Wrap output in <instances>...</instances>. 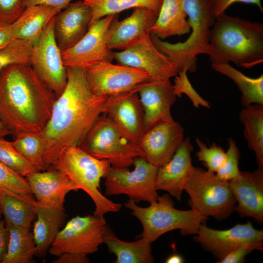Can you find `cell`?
<instances>
[{"label": "cell", "instance_id": "cell-8", "mask_svg": "<svg viewBox=\"0 0 263 263\" xmlns=\"http://www.w3.org/2000/svg\"><path fill=\"white\" fill-rule=\"evenodd\" d=\"M78 147L117 168H129L135 158L141 157L137 144L126 137L105 114L100 115Z\"/></svg>", "mask_w": 263, "mask_h": 263}, {"label": "cell", "instance_id": "cell-13", "mask_svg": "<svg viewBox=\"0 0 263 263\" xmlns=\"http://www.w3.org/2000/svg\"><path fill=\"white\" fill-rule=\"evenodd\" d=\"M85 70L92 92L101 96L131 91L150 79L143 70L112 62H97Z\"/></svg>", "mask_w": 263, "mask_h": 263}, {"label": "cell", "instance_id": "cell-11", "mask_svg": "<svg viewBox=\"0 0 263 263\" xmlns=\"http://www.w3.org/2000/svg\"><path fill=\"white\" fill-rule=\"evenodd\" d=\"M118 18V14L109 15L91 23L77 43L61 51L65 66L85 69L97 62H112L113 52L108 46V40L112 25Z\"/></svg>", "mask_w": 263, "mask_h": 263}, {"label": "cell", "instance_id": "cell-20", "mask_svg": "<svg viewBox=\"0 0 263 263\" xmlns=\"http://www.w3.org/2000/svg\"><path fill=\"white\" fill-rule=\"evenodd\" d=\"M92 10L84 1L70 2L54 17V36L61 51L77 43L86 34L92 19Z\"/></svg>", "mask_w": 263, "mask_h": 263}, {"label": "cell", "instance_id": "cell-47", "mask_svg": "<svg viewBox=\"0 0 263 263\" xmlns=\"http://www.w3.org/2000/svg\"><path fill=\"white\" fill-rule=\"evenodd\" d=\"M165 262L167 263H183L184 262V260L181 255L174 254L169 257Z\"/></svg>", "mask_w": 263, "mask_h": 263}, {"label": "cell", "instance_id": "cell-12", "mask_svg": "<svg viewBox=\"0 0 263 263\" xmlns=\"http://www.w3.org/2000/svg\"><path fill=\"white\" fill-rule=\"evenodd\" d=\"M54 28V17L33 45L30 65L57 98L66 86L67 73V67L62 60L61 51L55 38Z\"/></svg>", "mask_w": 263, "mask_h": 263}, {"label": "cell", "instance_id": "cell-22", "mask_svg": "<svg viewBox=\"0 0 263 263\" xmlns=\"http://www.w3.org/2000/svg\"><path fill=\"white\" fill-rule=\"evenodd\" d=\"M193 150L189 138H184L171 158L158 168L155 179L157 191H166L178 201L181 200L184 184L193 168Z\"/></svg>", "mask_w": 263, "mask_h": 263}, {"label": "cell", "instance_id": "cell-7", "mask_svg": "<svg viewBox=\"0 0 263 263\" xmlns=\"http://www.w3.org/2000/svg\"><path fill=\"white\" fill-rule=\"evenodd\" d=\"M184 190L188 194V204L202 215L217 221L229 217L236 200L229 182L220 180L216 173L193 166Z\"/></svg>", "mask_w": 263, "mask_h": 263}, {"label": "cell", "instance_id": "cell-4", "mask_svg": "<svg viewBox=\"0 0 263 263\" xmlns=\"http://www.w3.org/2000/svg\"><path fill=\"white\" fill-rule=\"evenodd\" d=\"M184 8L191 25V34L183 42L171 43L150 34L156 48L169 57L178 73L194 72L197 69V56L205 54L209 43L210 27L215 22L212 0H182Z\"/></svg>", "mask_w": 263, "mask_h": 263}, {"label": "cell", "instance_id": "cell-17", "mask_svg": "<svg viewBox=\"0 0 263 263\" xmlns=\"http://www.w3.org/2000/svg\"><path fill=\"white\" fill-rule=\"evenodd\" d=\"M138 87L130 91L108 96L103 109V113L122 133L137 144L143 133L144 116L137 92Z\"/></svg>", "mask_w": 263, "mask_h": 263}, {"label": "cell", "instance_id": "cell-26", "mask_svg": "<svg viewBox=\"0 0 263 263\" xmlns=\"http://www.w3.org/2000/svg\"><path fill=\"white\" fill-rule=\"evenodd\" d=\"M187 17L182 0H163L150 34L161 40L188 34L191 25Z\"/></svg>", "mask_w": 263, "mask_h": 263}, {"label": "cell", "instance_id": "cell-24", "mask_svg": "<svg viewBox=\"0 0 263 263\" xmlns=\"http://www.w3.org/2000/svg\"><path fill=\"white\" fill-rule=\"evenodd\" d=\"M37 220L33 230L36 244L35 257H45L64 225L67 215L64 208L48 206L38 203L36 200Z\"/></svg>", "mask_w": 263, "mask_h": 263}, {"label": "cell", "instance_id": "cell-39", "mask_svg": "<svg viewBox=\"0 0 263 263\" xmlns=\"http://www.w3.org/2000/svg\"><path fill=\"white\" fill-rule=\"evenodd\" d=\"M187 72L186 70L178 72V75L175 76L173 86L175 95L181 97L183 94H186L191 100L194 107L198 108L202 106L210 108L209 102L202 97L193 87L188 78Z\"/></svg>", "mask_w": 263, "mask_h": 263}, {"label": "cell", "instance_id": "cell-25", "mask_svg": "<svg viewBox=\"0 0 263 263\" xmlns=\"http://www.w3.org/2000/svg\"><path fill=\"white\" fill-rule=\"evenodd\" d=\"M61 10L60 7L45 5L26 7L12 24L15 38L28 40L34 44L50 20Z\"/></svg>", "mask_w": 263, "mask_h": 263}, {"label": "cell", "instance_id": "cell-32", "mask_svg": "<svg viewBox=\"0 0 263 263\" xmlns=\"http://www.w3.org/2000/svg\"><path fill=\"white\" fill-rule=\"evenodd\" d=\"M12 144L36 171L47 169L44 159L47 141L42 132L20 133L15 137Z\"/></svg>", "mask_w": 263, "mask_h": 263}, {"label": "cell", "instance_id": "cell-34", "mask_svg": "<svg viewBox=\"0 0 263 263\" xmlns=\"http://www.w3.org/2000/svg\"><path fill=\"white\" fill-rule=\"evenodd\" d=\"M33 45L28 40L15 38L0 48V70L13 64L31 65Z\"/></svg>", "mask_w": 263, "mask_h": 263}, {"label": "cell", "instance_id": "cell-15", "mask_svg": "<svg viewBox=\"0 0 263 263\" xmlns=\"http://www.w3.org/2000/svg\"><path fill=\"white\" fill-rule=\"evenodd\" d=\"M193 239L219 262L243 245L263 242V230L255 228L250 221L222 230L209 228L204 223L200 225Z\"/></svg>", "mask_w": 263, "mask_h": 263}, {"label": "cell", "instance_id": "cell-9", "mask_svg": "<svg viewBox=\"0 0 263 263\" xmlns=\"http://www.w3.org/2000/svg\"><path fill=\"white\" fill-rule=\"evenodd\" d=\"M134 169L111 166L105 178V194L108 196L125 194L135 203L156 202L158 195L155 179L158 167L148 163L141 156L133 162Z\"/></svg>", "mask_w": 263, "mask_h": 263}, {"label": "cell", "instance_id": "cell-29", "mask_svg": "<svg viewBox=\"0 0 263 263\" xmlns=\"http://www.w3.org/2000/svg\"><path fill=\"white\" fill-rule=\"evenodd\" d=\"M239 119L244 125V134L249 148L255 154L258 168L263 169V105L244 107Z\"/></svg>", "mask_w": 263, "mask_h": 263}, {"label": "cell", "instance_id": "cell-49", "mask_svg": "<svg viewBox=\"0 0 263 263\" xmlns=\"http://www.w3.org/2000/svg\"><path fill=\"white\" fill-rule=\"evenodd\" d=\"M4 26V25H2L1 21V20L0 19V26Z\"/></svg>", "mask_w": 263, "mask_h": 263}, {"label": "cell", "instance_id": "cell-31", "mask_svg": "<svg viewBox=\"0 0 263 263\" xmlns=\"http://www.w3.org/2000/svg\"><path fill=\"white\" fill-rule=\"evenodd\" d=\"M6 226L9 230V240L2 263H31L36 251L33 233L30 229Z\"/></svg>", "mask_w": 263, "mask_h": 263}, {"label": "cell", "instance_id": "cell-30", "mask_svg": "<svg viewBox=\"0 0 263 263\" xmlns=\"http://www.w3.org/2000/svg\"><path fill=\"white\" fill-rule=\"evenodd\" d=\"M211 67L232 80L241 92V102L244 107L251 104L263 105V75L256 78L248 77L228 63H211Z\"/></svg>", "mask_w": 263, "mask_h": 263}, {"label": "cell", "instance_id": "cell-14", "mask_svg": "<svg viewBox=\"0 0 263 263\" xmlns=\"http://www.w3.org/2000/svg\"><path fill=\"white\" fill-rule=\"evenodd\" d=\"M184 139L183 128L170 117L145 132L137 145L141 157L159 168L171 158Z\"/></svg>", "mask_w": 263, "mask_h": 263}, {"label": "cell", "instance_id": "cell-38", "mask_svg": "<svg viewBox=\"0 0 263 263\" xmlns=\"http://www.w3.org/2000/svg\"><path fill=\"white\" fill-rule=\"evenodd\" d=\"M228 143L225 161L216 174L220 180L229 182L236 177L240 172L239 169L240 152L234 139L229 138Z\"/></svg>", "mask_w": 263, "mask_h": 263}, {"label": "cell", "instance_id": "cell-2", "mask_svg": "<svg viewBox=\"0 0 263 263\" xmlns=\"http://www.w3.org/2000/svg\"><path fill=\"white\" fill-rule=\"evenodd\" d=\"M56 99L31 65L0 70V119L14 138L22 132H41Z\"/></svg>", "mask_w": 263, "mask_h": 263}, {"label": "cell", "instance_id": "cell-1", "mask_svg": "<svg viewBox=\"0 0 263 263\" xmlns=\"http://www.w3.org/2000/svg\"><path fill=\"white\" fill-rule=\"evenodd\" d=\"M66 67V86L56 99L51 117L42 132L47 141L44 159L47 169L63 149L78 146L103 113L108 97L92 92L85 69Z\"/></svg>", "mask_w": 263, "mask_h": 263}, {"label": "cell", "instance_id": "cell-21", "mask_svg": "<svg viewBox=\"0 0 263 263\" xmlns=\"http://www.w3.org/2000/svg\"><path fill=\"white\" fill-rule=\"evenodd\" d=\"M137 92L144 109L143 133L159 121L172 117L170 110L177 96L169 79L148 81L139 86Z\"/></svg>", "mask_w": 263, "mask_h": 263}, {"label": "cell", "instance_id": "cell-27", "mask_svg": "<svg viewBox=\"0 0 263 263\" xmlns=\"http://www.w3.org/2000/svg\"><path fill=\"white\" fill-rule=\"evenodd\" d=\"M104 243L110 253L116 257L115 263H152L151 243L144 238L129 242L119 239L113 231L107 225L103 237Z\"/></svg>", "mask_w": 263, "mask_h": 263}, {"label": "cell", "instance_id": "cell-35", "mask_svg": "<svg viewBox=\"0 0 263 263\" xmlns=\"http://www.w3.org/2000/svg\"><path fill=\"white\" fill-rule=\"evenodd\" d=\"M0 190L24 199H34L25 177L13 171L0 161Z\"/></svg>", "mask_w": 263, "mask_h": 263}, {"label": "cell", "instance_id": "cell-36", "mask_svg": "<svg viewBox=\"0 0 263 263\" xmlns=\"http://www.w3.org/2000/svg\"><path fill=\"white\" fill-rule=\"evenodd\" d=\"M0 161L24 177L37 171L17 150L12 142L4 138H0Z\"/></svg>", "mask_w": 263, "mask_h": 263}, {"label": "cell", "instance_id": "cell-6", "mask_svg": "<svg viewBox=\"0 0 263 263\" xmlns=\"http://www.w3.org/2000/svg\"><path fill=\"white\" fill-rule=\"evenodd\" d=\"M125 207L142 225L143 230L138 237L151 243L166 232L176 229L183 235H195L207 218L191 208L188 210L175 208L169 194L158 195L157 201L147 207L138 206L130 199L125 203Z\"/></svg>", "mask_w": 263, "mask_h": 263}, {"label": "cell", "instance_id": "cell-28", "mask_svg": "<svg viewBox=\"0 0 263 263\" xmlns=\"http://www.w3.org/2000/svg\"><path fill=\"white\" fill-rule=\"evenodd\" d=\"M0 207L6 225L30 229L36 218L35 199H24L0 190Z\"/></svg>", "mask_w": 263, "mask_h": 263}, {"label": "cell", "instance_id": "cell-48", "mask_svg": "<svg viewBox=\"0 0 263 263\" xmlns=\"http://www.w3.org/2000/svg\"><path fill=\"white\" fill-rule=\"evenodd\" d=\"M9 135H12L11 132L0 119V138H4Z\"/></svg>", "mask_w": 263, "mask_h": 263}, {"label": "cell", "instance_id": "cell-10", "mask_svg": "<svg viewBox=\"0 0 263 263\" xmlns=\"http://www.w3.org/2000/svg\"><path fill=\"white\" fill-rule=\"evenodd\" d=\"M107 225L104 217L76 216L60 230L48 252L56 257L65 252L94 253L103 243Z\"/></svg>", "mask_w": 263, "mask_h": 263}, {"label": "cell", "instance_id": "cell-45", "mask_svg": "<svg viewBox=\"0 0 263 263\" xmlns=\"http://www.w3.org/2000/svg\"><path fill=\"white\" fill-rule=\"evenodd\" d=\"M73 0H23L25 6L45 5L55 7L65 8Z\"/></svg>", "mask_w": 263, "mask_h": 263}, {"label": "cell", "instance_id": "cell-33", "mask_svg": "<svg viewBox=\"0 0 263 263\" xmlns=\"http://www.w3.org/2000/svg\"><path fill=\"white\" fill-rule=\"evenodd\" d=\"M92 10L93 22L130 8L144 7L159 12L163 0H83Z\"/></svg>", "mask_w": 263, "mask_h": 263}, {"label": "cell", "instance_id": "cell-43", "mask_svg": "<svg viewBox=\"0 0 263 263\" xmlns=\"http://www.w3.org/2000/svg\"><path fill=\"white\" fill-rule=\"evenodd\" d=\"M53 263H88L89 259L87 255L72 253L65 252L57 256L56 259L52 261Z\"/></svg>", "mask_w": 263, "mask_h": 263}, {"label": "cell", "instance_id": "cell-44", "mask_svg": "<svg viewBox=\"0 0 263 263\" xmlns=\"http://www.w3.org/2000/svg\"><path fill=\"white\" fill-rule=\"evenodd\" d=\"M9 240V230L0 215V263H2L7 252Z\"/></svg>", "mask_w": 263, "mask_h": 263}, {"label": "cell", "instance_id": "cell-18", "mask_svg": "<svg viewBox=\"0 0 263 263\" xmlns=\"http://www.w3.org/2000/svg\"><path fill=\"white\" fill-rule=\"evenodd\" d=\"M159 12L139 7L125 19H116L110 29L108 46L111 50H124L150 38L151 28Z\"/></svg>", "mask_w": 263, "mask_h": 263}, {"label": "cell", "instance_id": "cell-42", "mask_svg": "<svg viewBox=\"0 0 263 263\" xmlns=\"http://www.w3.org/2000/svg\"><path fill=\"white\" fill-rule=\"evenodd\" d=\"M236 2L255 4L261 12L263 11L261 0H212L213 12L215 18L225 13L230 6Z\"/></svg>", "mask_w": 263, "mask_h": 263}, {"label": "cell", "instance_id": "cell-41", "mask_svg": "<svg viewBox=\"0 0 263 263\" xmlns=\"http://www.w3.org/2000/svg\"><path fill=\"white\" fill-rule=\"evenodd\" d=\"M263 251V242L251 243L243 245L232 251L218 263H243L246 262L245 257L253 250Z\"/></svg>", "mask_w": 263, "mask_h": 263}, {"label": "cell", "instance_id": "cell-23", "mask_svg": "<svg viewBox=\"0 0 263 263\" xmlns=\"http://www.w3.org/2000/svg\"><path fill=\"white\" fill-rule=\"evenodd\" d=\"M25 177L36 201L48 206L64 208L66 195L79 189L66 175L51 166Z\"/></svg>", "mask_w": 263, "mask_h": 263}, {"label": "cell", "instance_id": "cell-3", "mask_svg": "<svg viewBox=\"0 0 263 263\" xmlns=\"http://www.w3.org/2000/svg\"><path fill=\"white\" fill-rule=\"evenodd\" d=\"M205 54L211 63L251 68L263 61V24L223 13L215 18Z\"/></svg>", "mask_w": 263, "mask_h": 263}, {"label": "cell", "instance_id": "cell-5", "mask_svg": "<svg viewBox=\"0 0 263 263\" xmlns=\"http://www.w3.org/2000/svg\"><path fill=\"white\" fill-rule=\"evenodd\" d=\"M111 166L108 161L97 159L78 146L63 149L51 166L64 173L91 197L95 205L94 215L99 217L119 211L122 207L100 191L101 179L106 177Z\"/></svg>", "mask_w": 263, "mask_h": 263}, {"label": "cell", "instance_id": "cell-19", "mask_svg": "<svg viewBox=\"0 0 263 263\" xmlns=\"http://www.w3.org/2000/svg\"><path fill=\"white\" fill-rule=\"evenodd\" d=\"M236 200L234 211L241 217H252L257 223L263 222V169L253 171H240L229 182Z\"/></svg>", "mask_w": 263, "mask_h": 263}, {"label": "cell", "instance_id": "cell-37", "mask_svg": "<svg viewBox=\"0 0 263 263\" xmlns=\"http://www.w3.org/2000/svg\"><path fill=\"white\" fill-rule=\"evenodd\" d=\"M199 150L196 153L198 159L207 168L208 171L216 173L223 165L225 152L215 143L207 147L200 139H196Z\"/></svg>", "mask_w": 263, "mask_h": 263}, {"label": "cell", "instance_id": "cell-50", "mask_svg": "<svg viewBox=\"0 0 263 263\" xmlns=\"http://www.w3.org/2000/svg\"><path fill=\"white\" fill-rule=\"evenodd\" d=\"M2 214H1V209H0V215H1Z\"/></svg>", "mask_w": 263, "mask_h": 263}, {"label": "cell", "instance_id": "cell-40", "mask_svg": "<svg viewBox=\"0 0 263 263\" xmlns=\"http://www.w3.org/2000/svg\"><path fill=\"white\" fill-rule=\"evenodd\" d=\"M25 8L23 0H0V19L2 25L12 24Z\"/></svg>", "mask_w": 263, "mask_h": 263}, {"label": "cell", "instance_id": "cell-46", "mask_svg": "<svg viewBox=\"0 0 263 263\" xmlns=\"http://www.w3.org/2000/svg\"><path fill=\"white\" fill-rule=\"evenodd\" d=\"M16 38L12 24L0 26V48L6 45Z\"/></svg>", "mask_w": 263, "mask_h": 263}, {"label": "cell", "instance_id": "cell-16", "mask_svg": "<svg viewBox=\"0 0 263 263\" xmlns=\"http://www.w3.org/2000/svg\"><path fill=\"white\" fill-rule=\"evenodd\" d=\"M118 64L143 70L150 75V81L169 79L178 75L171 59L160 52L150 38L120 52H113Z\"/></svg>", "mask_w": 263, "mask_h": 263}]
</instances>
